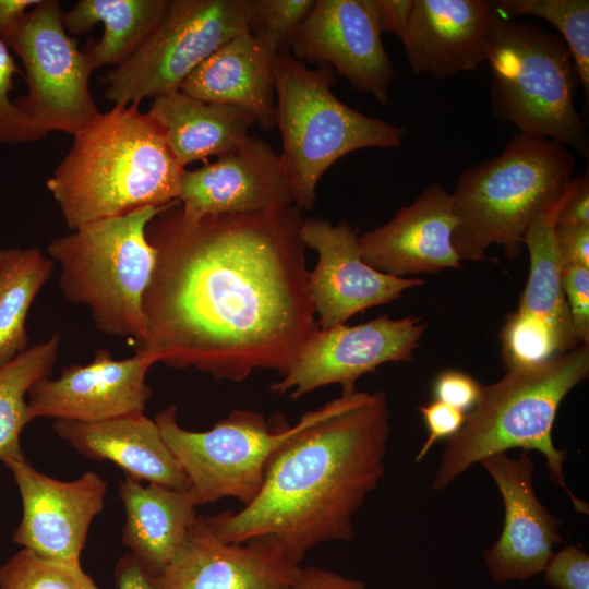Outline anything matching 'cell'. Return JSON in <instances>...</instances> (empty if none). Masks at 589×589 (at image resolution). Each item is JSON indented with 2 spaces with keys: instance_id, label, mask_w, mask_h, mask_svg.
I'll return each instance as SVG.
<instances>
[{
  "instance_id": "1",
  "label": "cell",
  "mask_w": 589,
  "mask_h": 589,
  "mask_svg": "<svg viewBox=\"0 0 589 589\" xmlns=\"http://www.w3.org/2000/svg\"><path fill=\"white\" fill-rule=\"evenodd\" d=\"M302 221L296 205L189 220L171 203L146 227L156 263L135 352L218 381L285 375L318 328Z\"/></svg>"
},
{
  "instance_id": "2",
  "label": "cell",
  "mask_w": 589,
  "mask_h": 589,
  "mask_svg": "<svg viewBox=\"0 0 589 589\" xmlns=\"http://www.w3.org/2000/svg\"><path fill=\"white\" fill-rule=\"evenodd\" d=\"M385 392H353L315 409L272 458L255 498L204 517L227 543L274 537L296 564L320 544L354 539L353 517L385 474Z\"/></svg>"
},
{
  "instance_id": "3",
  "label": "cell",
  "mask_w": 589,
  "mask_h": 589,
  "mask_svg": "<svg viewBox=\"0 0 589 589\" xmlns=\"http://www.w3.org/2000/svg\"><path fill=\"white\" fill-rule=\"evenodd\" d=\"M73 136L69 152L47 180L71 230L178 200L185 168L137 104L115 105Z\"/></svg>"
},
{
  "instance_id": "4",
  "label": "cell",
  "mask_w": 589,
  "mask_h": 589,
  "mask_svg": "<svg viewBox=\"0 0 589 589\" xmlns=\"http://www.w3.org/2000/svg\"><path fill=\"white\" fill-rule=\"evenodd\" d=\"M588 375L589 346L580 345L548 361L508 369L498 381L482 385L477 406L447 440L431 488L447 489L488 456L512 448L538 450L545 457L550 480L567 493L576 512L589 514L588 503L566 483V450L556 448L552 437L561 402Z\"/></svg>"
},
{
  "instance_id": "5",
  "label": "cell",
  "mask_w": 589,
  "mask_h": 589,
  "mask_svg": "<svg viewBox=\"0 0 589 589\" xmlns=\"http://www.w3.org/2000/svg\"><path fill=\"white\" fill-rule=\"evenodd\" d=\"M575 164L565 145L518 133L498 155L466 168L452 194L461 261L485 260L493 244L516 260L528 225L564 193Z\"/></svg>"
},
{
  "instance_id": "6",
  "label": "cell",
  "mask_w": 589,
  "mask_h": 589,
  "mask_svg": "<svg viewBox=\"0 0 589 589\" xmlns=\"http://www.w3.org/2000/svg\"><path fill=\"white\" fill-rule=\"evenodd\" d=\"M273 71L279 155L300 209L313 208L320 179L342 156L365 147L400 146L404 127L363 115L334 95L333 68L310 69L284 49L274 58Z\"/></svg>"
},
{
  "instance_id": "7",
  "label": "cell",
  "mask_w": 589,
  "mask_h": 589,
  "mask_svg": "<svg viewBox=\"0 0 589 589\" xmlns=\"http://www.w3.org/2000/svg\"><path fill=\"white\" fill-rule=\"evenodd\" d=\"M171 203L89 221L47 245L63 298L86 306L100 333L141 339L142 300L156 263L146 227Z\"/></svg>"
},
{
  "instance_id": "8",
  "label": "cell",
  "mask_w": 589,
  "mask_h": 589,
  "mask_svg": "<svg viewBox=\"0 0 589 589\" xmlns=\"http://www.w3.org/2000/svg\"><path fill=\"white\" fill-rule=\"evenodd\" d=\"M485 61L497 120L588 157L587 127L576 110L579 77L566 43L536 24L494 16Z\"/></svg>"
},
{
  "instance_id": "9",
  "label": "cell",
  "mask_w": 589,
  "mask_h": 589,
  "mask_svg": "<svg viewBox=\"0 0 589 589\" xmlns=\"http://www.w3.org/2000/svg\"><path fill=\"white\" fill-rule=\"evenodd\" d=\"M314 414L305 412L294 425L272 426L254 410L235 409L212 429L195 432L178 424L177 407L170 405L155 422L190 482L196 506L227 497L245 506L260 492L276 452Z\"/></svg>"
},
{
  "instance_id": "10",
  "label": "cell",
  "mask_w": 589,
  "mask_h": 589,
  "mask_svg": "<svg viewBox=\"0 0 589 589\" xmlns=\"http://www.w3.org/2000/svg\"><path fill=\"white\" fill-rule=\"evenodd\" d=\"M250 0H170L145 43L104 77L115 105L180 91L190 74L230 39L249 32Z\"/></svg>"
},
{
  "instance_id": "11",
  "label": "cell",
  "mask_w": 589,
  "mask_h": 589,
  "mask_svg": "<svg viewBox=\"0 0 589 589\" xmlns=\"http://www.w3.org/2000/svg\"><path fill=\"white\" fill-rule=\"evenodd\" d=\"M59 0H40L4 41L21 60L27 91L16 106L48 133L75 135L100 113L92 92L93 69L65 31Z\"/></svg>"
},
{
  "instance_id": "12",
  "label": "cell",
  "mask_w": 589,
  "mask_h": 589,
  "mask_svg": "<svg viewBox=\"0 0 589 589\" xmlns=\"http://www.w3.org/2000/svg\"><path fill=\"white\" fill-rule=\"evenodd\" d=\"M572 185L573 179L560 199L530 221L524 235L522 244L530 257L528 280L517 310L506 317L500 333L506 370L541 363L580 346L562 287L554 235Z\"/></svg>"
},
{
  "instance_id": "13",
  "label": "cell",
  "mask_w": 589,
  "mask_h": 589,
  "mask_svg": "<svg viewBox=\"0 0 589 589\" xmlns=\"http://www.w3.org/2000/svg\"><path fill=\"white\" fill-rule=\"evenodd\" d=\"M426 324L420 317L380 315L359 325L317 328L301 346L281 380L271 390L292 399L320 387L339 384L342 394L356 392L357 381L387 362H409Z\"/></svg>"
},
{
  "instance_id": "14",
  "label": "cell",
  "mask_w": 589,
  "mask_h": 589,
  "mask_svg": "<svg viewBox=\"0 0 589 589\" xmlns=\"http://www.w3.org/2000/svg\"><path fill=\"white\" fill-rule=\"evenodd\" d=\"M382 33L376 0H315L290 51L294 58L333 68L356 89L386 104L396 71Z\"/></svg>"
},
{
  "instance_id": "15",
  "label": "cell",
  "mask_w": 589,
  "mask_h": 589,
  "mask_svg": "<svg viewBox=\"0 0 589 589\" xmlns=\"http://www.w3.org/2000/svg\"><path fill=\"white\" fill-rule=\"evenodd\" d=\"M358 238V229L344 220L335 225L322 218L302 221L301 239L318 254L309 273L318 328L345 324L354 314L394 301L405 290L425 283L374 269L363 261Z\"/></svg>"
},
{
  "instance_id": "16",
  "label": "cell",
  "mask_w": 589,
  "mask_h": 589,
  "mask_svg": "<svg viewBox=\"0 0 589 589\" xmlns=\"http://www.w3.org/2000/svg\"><path fill=\"white\" fill-rule=\"evenodd\" d=\"M5 466L23 507L13 542L44 558L80 565L89 526L104 507L107 482L93 471L72 481L57 480L36 470L25 457Z\"/></svg>"
},
{
  "instance_id": "17",
  "label": "cell",
  "mask_w": 589,
  "mask_h": 589,
  "mask_svg": "<svg viewBox=\"0 0 589 589\" xmlns=\"http://www.w3.org/2000/svg\"><path fill=\"white\" fill-rule=\"evenodd\" d=\"M301 567L276 538L227 543L199 515L173 557L151 581L153 589H289Z\"/></svg>"
},
{
  "instance_id": "18",
  "label": "cell",
  "mask_w": 589,
  "mask_h": 589,
  "mask_svg": "<svg viewBox=\"0 0 589 589\" xmlns=\"http://www.w3.org/2000/svg\"><path fill=\"white\" fill-rule=\"evenodd\" d=\"M154 364L144 353L116 360L100 348L87 364H71L57 378L37 381L27 393L29 411L34 419L76 422L144 412L153 395L146 375Z\"/></svg>"
},
{
  "instance_id": "19",
  "label": "cell",
  "mask_w": 589,
  "mask_h": 589,
  "mask_svg": "<svg viewBox=\"0 0 589 589\" xmlns=\"http://www.w3.org/2000/svg\"><path fill=\"white\" fill-rule=\"evenodd\" d=\"M479 464L495 482L504 504L502 532L483 553L488 574L497 584L534 577L545 568L554 544L564 543L561 520L536 494L534 462L522 450L516 459L498 453Z\"/></svg>"
},
{
  "instance_id": "20",
  "label": "cell",
  "mask_w": 589,
  "mask_h": 589,
  "mask_svg": "<svg viewBox=\"0 0 589 589\" xmlns=\"http://www.w3.org/2000/svg\"><path fill=\"white\" fill-rule=\"evenodd\" d=\"M178 201L182 216L257 213L294 205L280 155L250 136L237 152L194 170H184Z\"/></svg>"
},
{
  "instance_id": "21",
  "label": "cell",
  "mask_w": 589,
  "mask_h": 589,
  "mask_svg": "<svg viewBox=\"0 0 589 589\" xmlns=\"http://www.w3.org/2000/svg\"><path fill=\"white\" fill-rule=\"evenodd\" d=\"M456 225L452 194L434 183L390 220L359 236L360 253L368 265L396 277L462 268L452 241Z\"/></svg>"
},
{
  "instance_id": "22",
  "label": "cell",
  "mask_w": 589,
  "mask_h": 589,
  "mask_svg": "<svg viewBox=\"0 0 589 589\" xmlns=\"http://www.w3.org/2000/svg\"><path fill=\"white\" fill-rule=\"evenodd\" d=\"M495 14L488 0H410L397 37L412 72L445 79L476 70Z\"/></svg>"
},
{
  "instance_id": "23",
  "label": "cell",
  "mask_w": 589,
  "mask_h": 589,
  "mask_svg": "<svg viewBox=\"0 0 589 589\" xmlns=\"http://www.w3.org/2000/svg\"><path fill=\"white\" fill-rule=\"evenodd\" d=\"M56 433L81 455L109 460L136 481L188 491L190 482L155 420L134 412L97 422L56 421Z\"/></svg>"
},
{
  "instance_id": "24",
  "label": "cell",
  "mask_w": 589,
  "mask_h": 589,
  "mask_svg": "<svg viewBox=\"0 0 589 589\" xmlns=\"http://www.w3.org/2000/svg\"><path fill=\"white\" fill-rule=\"evenodd\" d=\"M273 61L247 32L212 53L180 91L207 103L240 108L269 130L275 125L276 105Z\"/></svg>"
},
{
  "instance_id": "25",
  "label": "cell",
  "mask_w": 589,
  "mask_h": 589,
  "mask_svg": "<svg viewBox=\"0 0 589 589\" xmlns=\"http://www.w3.org/2000/svg\"><path fill=\"white\" fill-rule=\"evenodd\" d=\"M146 113L160 128L183 168L239 151L255 124L254 118L240 108L207 103L182 91L154 98Z\"/></svg>"
},
{
  "instance_id": "26",
  "label": "cell",
  "mask_w": 589,
  "mask_h": 589,
  "mask_svg": "<svg viewBox=\"0 0 589 589\" xmlns=\"http://www.w3.org/2000/svg\"><path fill=\"white\" fill-rule=\"evenodd\" d=\"M119 496L125 510L123 543L131 550L149 577L158 575L170 562L190 526L197 518L189 491L124 477Z\"/></svg>"
},
{
  "instance_id": "27",
  "label": "cell",
  "mask_w": 589,
  "mask_h": 589,
  "mask_svg": "<svg viewBox=\"0 0 589 589\" xmlns=\"http://www.w3.org/2000/svg\"><path fill=\"white\" fill-rule=\"evenodd\" d=\"M170 0H79L63 12L69 35L89 33L103 23L104 33L84 53L95 71L125 62L163 20Z\"/></svg>"
},
{
  "instance_id": "28",
  "label": "cell",
  "mask_w": 589,
  "mask_h": 589,
  "mask_svg": "<svg viewBox=\"0 0 589 589\" xmlns=\"http://www.w3.org/2000/svg\"><path fill=\"white\" fill-rule=\"evenodd\" d=\"M53 268L39 248L0 249V365L28 348L26 317Z\"/></svg>"
},
{
  "instance_id": "29",
  "label": "cell",
  "mask_w": 589,
  "mask_h": 589,
  "mask_svg": "<svg viewBox=\"0 0 589 589\" xmlns=\"http://www.w3.org/2000/svg\"><path fill=\"white\" fill-rule=\"evenodd\" d=\"M59 348L60 336L53 334L0 365V462L4 465L25 457L21 434L34 420L27 393L37 381L50 376Z\"/></svg>"
},
{
  "instance_id": "30",
  "label": "cell",
  "mask_w": 589,
  "mask_h": 589,
  "mask_svg": "<svg viewBox=\"0 0 589 589\" xmlns=\"http://www.w3.org/2000/svg\"><path fill=\"white\" fill-rule=\"evenodd\" d=\"M496 13L512 20L533 15L551 23L566 43L588 101L589 95V1L588 0H497Z\"/></svg>"
},
{
  "instance_id": "31",
  "label": "cell",
  "mask_w": 589,
  "mask_h": 589,
  "mask_svg": "<svg viewBox=\"0 0 589 589\" xmlns=\"http://www.w3.org/2000/svg\"><path fill=\"white\" fill-rule=\"evenodd\" d=\"M0 589H98L81 564H67L22 549L0 567Z\"/></svg>"
},
{
  "instance_id": "32",
  "label": "cell",
  "mask_w": 589,
  "mask_h": 589,
  "mask_svg": "<svg viewBox=\"0 0 589 589\" xmlns=\"http://www.w3.org/2000/svg\"><path fill=\"white\" fill-rule=\"evenodd\" d=\"M315 0H250L249 32L256 43L275 58L290 49L291 40Z\"/></svg>"
},
{
  "instance_id": "33",
  "label": "cell",
  "mask_w": 589,
  "mask_h": 589,
  "mask_svg": "<svg viewBox=\"0 0 589 589\" xmlns=\"http://www.w3.org/2000/svg\"><path fill=\"white\" fill-rule=\"evenodd\" d=\"M23 72L9 47L0 39V145H22L48 135L33 118L22 111L10 94L14 79Z\"/></svg>"
},
{
  "instance_id": "34",
  "label": "cell",
  "mask_w": 589,
  "mask_h": 589,
  "mask_svg": "<svg viewBox=\"0 0 589 589\" xmlns=\"http://www.w3.org/2000/svg\"><path fill=\"white\" fill-rule=\"evenodd\" d=\"M554 589H589V555L577 545L554 552L542 572Z\"/></svg>"
},
{
  "instance_id": "35",
  "label": "cell",
  "mask_w": 589,
  "mask_h": 589,
  "mask_svg": "<svg viewBox=\"0 0 589 589\" xmlns=\"http://www.w3.org/2000/svg\"><path fill=\"white\" fill-rule=\"evenodd\" d=\"M561 278L575 336L589 346V267L561 268Z\"/></svg>"
},
{
  "instance_id": "36",
  "label": "cell",
  "mask_w": 589,
  "mask_h": 589,
  "mask_svg": "<svg viewBox=\"0 0 589 589\" xmlns=\"http://www.w3.org/2000/svg\"><path fill=\"white\" fill-rule=\"evenodd\" d=\"M481 392L482 384L458 370L443 371L435 377L432 385L434 400L442 401L466 414L477 406Z\"/></svg>"
},
{
  "instance_id": "37",
  "label": "cell",
  "mask_w": 589,
  "mask_h": 589,
  "mask_svg": "<svg viewBox=\"0 0 589 589\" xmlns=\"http://www.w3.org/2000/svg\"><path fill=\"white\" fill-rule=\"evenodd\" d=\"M418 410L423 417L428 436L416 455V462L421 461L436 442L454 436L466 420V413L438 400L421 405Z\"/></svg>"
},
{
  "instance_id": "38",
  "label": "cell",
  "mask_w": 589,
  "mask_h": 589,
  "mask_svg": "<svg viewBox=\"0 0 589 589\" xmlns=\"http://www.w3.org/2000/svg\"><path fill=\"white\" fill-rule=\"evenodd\" d=\"M555 245L561 268L589 267V226H556Z\"/></svg>"
},
{
  "instance_id": "39",
  "label": "cell",
  "mask_w": 589,
  "mask_h": 589,
  "mask_svg": "<svg viewBox=\"0 0 589 589\" xmlns=\"http://www.w3.org/2000/svg\"><path fill=\"white\" fill-rule=\"evenodd\" d=\"M556 226H589V178L573 179L570 192L556 218Z\"/></svg>"
},
{
  "instance_id": "40",
  "label": "cell",
  "mask_w": 589,
  "mask_h": 589,
  "mask_svg": "<svg viewBox=\"0 0 589 589\" xmlns=\"http://www.w3.org/2000/svg\"><path fill=\"white\" fill-rule=\"evenodd\" d=\"M289 589H366L363 581L317 566L301 567Z\"/></svg>"
},
{
  "instance_id": "41",
  "label": "cell",
  "mask_w": 589,
  "mask_h": 589,
  "mask_svg": "<svg viewBox=\"0 0 589 589\" xmlns=\"http://www.w3.org/2000/svg\"><path fill=\"white\" fill-rule=\"evenodd\" d=\"M115 579L116 589H153L149 575L131 553L122 556L118 562Z\"/></svg>"
},
{
  "instance_id": "42",
  "label": "cell",
  "mask_w": 589,
  "mask_h": 589,
  "mask_svg": "<svg viewBox=\"0 0 589 589\" xmlns=\"http://www.w3.org/2000/svg\"><path fill=\"white\" fill-rule=\"evenodd\" d=\"M40 0H0V39L4 43Z\"/></svg>"
}]
</instances>
